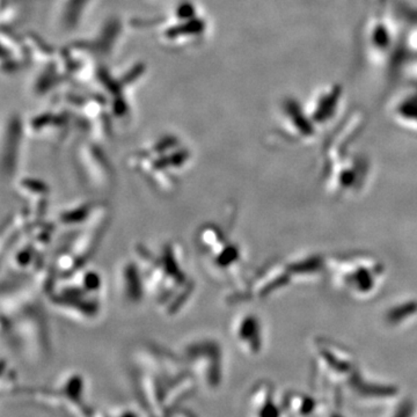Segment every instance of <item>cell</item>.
I'll use <instances>...</instances> for the list:
<instances>
[{
  "label": "cell",
  "instance_id": "obj_5",
  "mask_svg": "<svg viewBox=\"0 0 417 417\" xmlns=\"http://www.w3.org/2000/svg\"><path fill=\"white\" fill-rule=\"evenodd\" d=\"M20 191L25 198L30 195L32 200H43L48 196V187L40 180H32V179H26L20 182Z\"/></svg>",
  "mask_w": 417,
  "mask_h": 417
},
{
  "label": "cell",
  "instance_id": "obj_2",
  "mask_svg": "<svg viewBox=\"0 0 417 417\" xmlns=\"http://www.w3.org/2000/svg\"><path fill=\"white\" fill-rule=\"evenodd\" d=\"M198 252L216 277H230L243 263L239 247L229 240L223 230L212 223L204 224L195 236Z\"/></svg>",
  "mask_w": 417,
  "mask_h": 417
},
{
  "label": "cell",
  "instance_id": "obj_3",
  "mask_svg": "<svg viewBox=\"0 0 417 417\" xmlns=\"http://www.w3.org/2000/svg\"><path fill=\"white\" fill-rule=\"evenodd\" d=\"M233 335L243 350L254 353L262 344V321L255 313L245 312L234 319Z\"/></svg>",
  "mask_w": 417,
  "mask_h": 417
},
{
  "label": "cell",
  "instance_id": "obj_4",
  "mask_svg": "<svg viewBox=\"0 0 417 417\" xmlns=\"http://www.w3.org/2000/svg\"><path fill=\"white\" fill-rule=\"evenodd\" d=\"M117 281L121 296L131 304H138L147 294L142 268L136 260L126 261L121 265Z\"/></svg>",
  "mask_w": 417,
  "mask_h": 417
},
{
  "label": "cell",
  "instance_id": "obj_1",
  "mask_svg": "<svg viewBox=\"0 0 417 417\" xmlns=\"http://www.w3.org/2000/svg\"><path fill=\"white\" fill-rule=\"evenodd\" d=\"M135 253L147 294L152 296L164 313L173 315L180 312L191 301L195 289L194 281L187 272L181 247L171 241L155 253L140 243Z\"/></svg>",
  "mask_w": 417,
  "mask_h": 417
}]
</instances>
